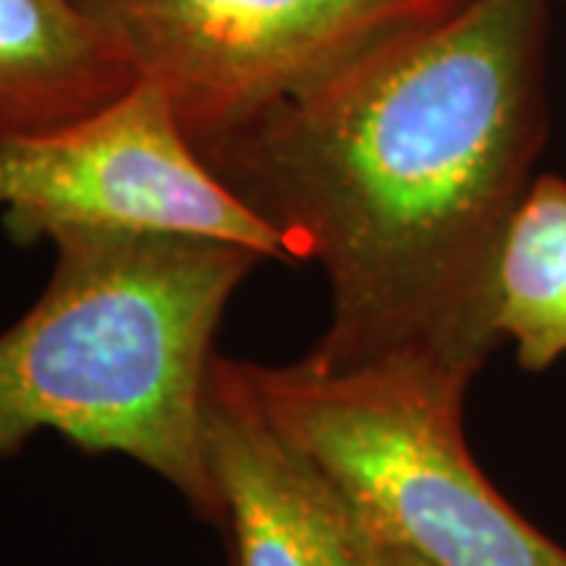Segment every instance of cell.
I'll return each mask as SVG.
<instances>
[{"label": "cell", "instance_id": "8", "mask_svg": "<svg viewBox=\"0 0 566 566\" xmlns=\"http://www.w3.org/2000/svg\"><path fill=\"white\" fill-rule=\"evenodd\" d=\"M494 327L526 371H545L566 356V180L535 174L506 223Z\"/></svg>", "mask_w": 566, "mask_h": 566}, {"label": "cell", "instance_id": "2", "mask_svg": "<svg viewBox=\"0 0 566 566\" xmlns=\"http://www.w3.org/2000/svg\"><path fill=\"white\" fill-rule=\"evenodd\" d=\"M35 305L0 334V460L51 431L120 453L223 526L208 453V387L223 312L264 262L243 245L57 230Z\"/></svg>", "mask_w": 566, "mask_h": 566}, {"label": "cell", "instance_id": "4", "mask_svg": "<svg viewBox=\"0 0 566 566\" xmlns=\"http://www.w3.org/2000/svg\"><path fill=\"white\" fill-rule=\"evenodd\" d=\"M0 223L20 245L57 230H123L243 245L290 262L281 230L205 161L158 82L102 107L0 139Z\"/></svg>", "mask_w": 566, "mask_h": 566}, {"label": "cell", "instance_id": "9", "mask_svg": "<svg viewBox=\"0 0 566 566\" xmlns=\"http://www.w3.org/2000/svg\"><path fill=\"white\" fill-rule=\"evenodd\" d=\"M378 542V538H375ZM378 566H431L419 560L416 554H409L403 547H394L385 545V542H378Z\"/></svg>", "mask_w": 566, "mask_h": 566}, {"label": "cell", "instance_id": "7", "mask_svg": "<svg viewBox=\"0 0 566 566\" xmlns=\"http://www.w3.org/2000/svg\"><path fill=\"white\" fill-rule=\"evenodd\" d=\"M136 80L73 0H0V139L82 117Z\"/></svg>", "mask_w": 566, "mask_h": 566}, {"label": "cell", "instance_id": "5", "mask_svg": "<svg viewBox=\"0 0 566 566\" xmlns=\"http://www.w3.org/2000/svg\"><path fill=\"white\" fill-rule=\"evenodd\" d=\"M167 92L202 155L371 44L463 0H73Z\"/></svg>", "mask_w": 566, "mask_h": 566}, {"label": "cell", "instance_id": "6", "mask_svg": "<svg viewBox=\"0 0 566 566\" xmlns=\"http://www.w3.org/2000/svg\"><path fill=\"white\" fill-rule=\"evenodd\" d=\"M208 453L233 566H378V542L318 465L262 416L233 359L214 356Z\"/></svg>", "mask_w": 566, "mask_h": 566}, {"label": "cell", "instance_id": "10", "mask_svg": "<svg viewBox=\"0 0 566 566\" xmlns=\"http://www.w3.org/2000/svg\"><path fill=\"white\" fill-rule=\"evenodd\" d=\"M547 3H554V0H547ZM557 3H566V0H557Z\"/></svg>", "mask_w": 566, "mask_h": 566}, {"label": "cell", "instance_id": "1", "mask_svg": "<svg viewBox=\"0 0 566 566\" xmlns=\"http://www.w3.org/2000/svg\"><path fill=\"white\" fill-rule=\"evenodd\" d=\"M547 0H463L371 44L205 155L315 262L318 365L424 356L472 375L501 344L506 223L545 148Z\"/></svg>", "mask_w": 566, "mask_h": 566}, {"label": "cell", "instance_id": "3", "mask_svg": "<svg viewBox=\"0 0 566 566\" xmlns=\"http://www.w3.org/2000/svg\"><path fill=\"white\" fill-rule=\"evenodd\" d=\"M262 416L322 469L363 526L431 566H566V547L520 516L472 460V371L394 356L363 365L233 359Z\"/></svg>", "mask_w": 566, "mask_h": 566}]
</instances>
